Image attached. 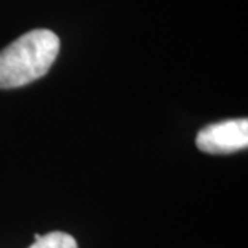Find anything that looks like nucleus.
I'll return each instance as SVG.
<instances>
[{"instance_id":"7ed1b4c3","label":"nucleus","mask_w":248,"mask_h":248,"mask_svg":"<svg viewBox=\"0 0 248 248\" xmlns=\"http://www.w3.org/2000/svg\"><path fill=\"white\" fill-rule=\"evenodd\" d=\"M34 244L29 248H78V242L66 232H50L47 235H34Z\"/></svg>"},{"instance_id":"f257e3e1","label":"nucleus","mask_w":248,"mask_h":248,"mask_svg":"<svg viewBox=\"0 0 248 248\" xmlns=\"http://www.w3.org/2000/svg\"><path fill=\"white\" fill-rule=\"evenodd\" d=\"M60 52V39L48 29H34L0 52V89H15L46 76Z\"/></svg>"},{"instance_id":"f03ea898","label":"nucleus","mask_w":248,"mask_h":248,"mask_svg":"<svg viewBox=\"0 0 248 248\" xmlns=\"http://www.w3.org/2000/svg\"><path fill=\"white\" fill-rule=\"evenodd\" d=\"M197 147L211 155H227L239 152L248 145V121L227 120L210 124L197 134Z\"/></svg>"}]
</instances>
